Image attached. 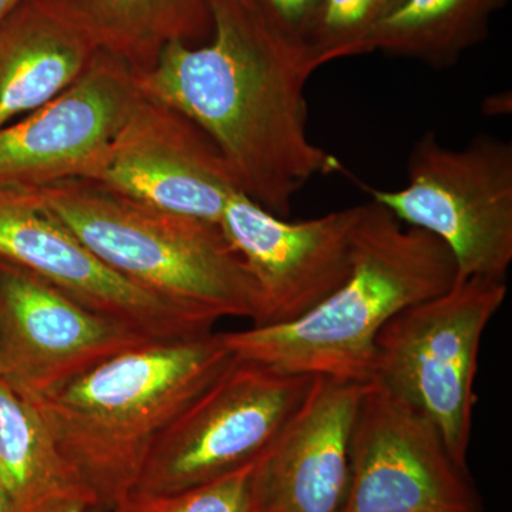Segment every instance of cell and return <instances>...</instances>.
I'll use <instances>...</instances> for the list:
<instances>
[{"label":"cell","mask_w":512,"mask_h":512,"mask_svg":"<svg viewBox=\"0 0 512 512\" xmlns=\"http://www.w3.org/2000/svg\"><path fill=\"white\" fill-rule=\"evenodd\" d=\"M389 0H322L303 33L318 69L345 57L365 55L370 33Z\"/></svg>","instance_id":"cell-19"},{"label":"cell","mask_w":512,"mask_h":512,"mask_svg":"<svg viewBox=\"0 0 512 512\" xmlns=\"http://www.w3.org/2000/svg\"><path fill=\"white\" fill-rule=\"evenodd\" d=\"M360 211L362 205H355L291 222L244 191L229 197L220 228L254 281V328L295 322L343 285L352 269Z\"/></svg>","instance_id":"cell-10"},{"label":"cell","mask_w":512,"mask_h":512,"mask_svg":"<svg viewBox=\"0 0 512 512\" xmlns=\"http://www.w3.org/2000/svg\"><path fill=\"white\" fill-rule=\"evenodd\" d=\"M366 384L316 376L305 399L255 464L258 512H342L350 434Z\"/></svg>","instance_id":"cell-14"},{"label":"cell","mask_w":512,"mask_h":512,"mask_svg":"<svg viewBox=\"0 0 512 512\" xmlns=\"http://www.w3.org/2000/svg\"><path fill=\"white\" fill-rule=\"evenodd\" d=\"M0 259L156 342L201 338L217 323L158 298L114 271L47 214L33 190L0 187Z\"/></svg>","instance_id":"cell-9"},{"label":"cell","mask_w":512,"mask_h":512,"mask_svg":"<svg viewBox=\"0 0 512 512\" xmlns=\"http://www.w3.org/2000/svg\"><path fill=\"white\" fill-rule=\"evenodd\" d=\"M342 512H483V503L433 421L372 380L350 434Z\"/></svg>","instance_id":"cell-8"},{"label":"cell","mask_w":512,"mask_h":512,"mask_svg":"<svg viewBox=\"0 0 512 512\" xmlns=\"http://www.w3.org/2000/svg\"><path fill=\"white\" fill-rule=\"evenodd\" d=\"M148 339L0 259V382L36 402Z\"/></svg>","instance_id":"cell-11"},{"label":"cell","mask_w":512,"mask_h":512,"mask_svg":"<svg viewBox=\"0 0 512 512\" xmlns=\"http://www.w3.org/2000/svg\"><path fill=\"white\" fill-rule=\"evenodd\" d=\"M276 22L299 37L308 29L322 0H259Z\"/></svg>","instance_id":"cell-21"},{"label":"cell","mask_w":512,"mask_h":512,"mask_svg":"<svg viewBox=\"0 0 512 512\" xmlns=\"http://www.w3.org/2000/svg\"><path fill=\"white\" fill-rule=\"evenodd\" d=\"M96 50L36 0H20L0 23V127L55 99Z\"/></svg>","instance_id":"cell-15"},{"label":"cell","mask_w":512,"mask_h":512,"mask_svg":"<svg viewBox=\"0 0 512 512\" xmlns=\"http://www.w3.org/2000/svg\"><path fill=\"white\" fill-rule=\"evenodd\" d=\"M313 379L234 356L158 437L131 494L178 493L255 463Z\"/></svg>","instance_id":"cell-7"},{"label":"cell","mask_w":512,"mask_h":512,"mask_svg":"<svg viewBox=\"0 0 512 512\" xmlns=\"http://www.w3.org/2000/svg\"><path fill=\"white\" fill-rule=\"evenodd\" d=\"M143 97L130 66L97 52L72 86L0 127V187L35 190L86 180Z\"/></svg>","instance_id":"cell-12"},{"label":"cell","mask_w":512,"mask_h":512,"mask_svg":"<svg viewBox=\"0 0 512 512\" xmlns=\"http://www.w3.org/2000/svg\"><path fill=\"white\" fill-rule=\"evenodd\" d=\"M33 192L47 214L140 288L217 322L254 318V281L220 225L147 207L93 181Z\"/></svg>","instance_id":"cell-4"},{"label":"cell","mask_w":512,"mask_h":512,"mask_svg":"<svg viewBox=\"0 0 512 512\" xmlns=\"http://www.w3.org/2000/svg\"><path fill=\"white\" fill-rule=\"evenodd\" d=\"M3 512H94V497L32 403L0 382Z\"/></svg>","instance_id":"cell-16"},{"label":"cell","mask_w":512,"mask_h":512,"mask_svg":"<svg viewBox=\"0 0 512 512\" xmlns=\"http://www.w3.org/2000/svg\"><path fill=\"white\" fill-rule=\"evenodd\" d=\"M86 180L147 207L215 225L229 197L242 191L197 124L146 96Z\"/></svg>","instance_id":"cell-13"},{"label":"cell","mask_w":512,"mask_h":512,"mask_svg":"<svg viewBox=\"0 0 512 512\" xmlns=\"http://www.w3.org/2000/svg\"><path fill=\"white\" fill-rule=\"evenodd\" d=\"M507 291V282L457 279L441 295L397 313L375 343L373 380L426 414L463 468L473 434L481 339Z\"/></svg>","instance_id":"cell-5"},{"label":"cell","mask_w":512,"mask_h":512,"mask_svg":"<svg viewBox=\"0 0 512 512\" xmlns=\"http://www.w3.org/2000/svg\"><path fill=\"white\" fill-rule=\"evenodd\" d=\"M72 26L96 52L146 72L174 40L188 43L211 30L208 0H36Z\"/></svg>","instance_id":"cell-17"},{"label":"cell","mask_w":512,"mask_h":512,"mask_svg":"<svg viewBox=\"0 0 512 512\" xmlns=\"http://www.w3.org/2000/svg\"><path fill=\"white\" fill-rule=\"evenodd\" d=\"M255 464L178 493L128 495L113 512H258Z\"/></svg>","instance_id":"cell-20"},{"label":"cell","mask_w":512,"mask_h":512,"mask_svg":"<svg viewBox=\"0 0 512 512\" xmlns=\"http://www.w3.org/2000/svg\"><path fill=\"white\" fill-rule=\"evenodd\" d=\"M456 281V262L439 238L404 225L370 200L357 221L348 279L329 298L295 322L221 336L237 359L292 375L366 384L373 380L383 326Z\"/></svg>","instance_id":"cell-2"},{"label":"cell","mask_w":512,"mask_h":512,"mask_svg":"<svg viewBox=\"0 0 512 512\" xmlns=\"http://www.w3.org/2000/svg\"><path fill=\"white\" fill-rule=\"evenodd\" d=\"M232 359L221 333L147 343L29 403L92 491L94 512H113L161 433Z\"/></svg>","instance_id":"cell-3"},{"label":"cell","mask_w":512,"mask_h":512,"mask_svg":"<svg viewBox=\"0 0 512 512\" xmlns=\"http://www.w3.org/2000/svg\"><path fill=\"white\" fill-rule=\"evenodd\" d=\"M212 39L168 43L141 93L183 114L211 138L241 190L286 218L312 178L340 173L339 158L308 134L305 89L318 70L302 37L259 0H208Z\"/></svg>","instance_id":"cell-1"},{"label":"cell","mask_w":512,"mask_h":512,"mask_svg":"<svg viewBox=\"0 0 512 512\" xmlns=\"http://www.w3.org/2000/svg\"><path fill=\"white\" fill-rule=\"evenodd\" d=\"M409 183L377 190L359 183L404 225L439 238L457 279L507 282L512 262V144L488 134L460 150L427 131L409 157Z\"/></svg>","instance_id":"cell-6"},{"label":"cell","mask_w":512,"mask_h":512,"mask_svg":"<svg viewBox=\"0 0 512 512\" xmlns=\"http://www.w3.org/2000/svg\"><path fill=\"white\" fill-rule=\"evenodd\" d=\"M19 2L20 0H0V23Z\"/></svg>","instance_id":"cell-22"},{"label":"cell","mask_w":512,"mask_h":512,"mask_svg":"<svg viewBox=\"0 0 512 512\" xmlns=\"http://www.w3.org/2000/svg\"><path fill=\"white\" fill-rule=\"evenodd\" d=\"M505 0H389L365 46L367 53L419 60L446 69L483 42Z\"/></svg>","instance_id":"cell-18"},{"label":"cell","mask_w":512,"mask_h":512,"mask_svg":"<svg viewBox=\"0 0 512 512\" xmlns=\"http://www.w3.org/2000/svg\"><path fill=\"white\" fill-rule=\"evenodd\" d=\"M0 512H3L2 503H0Z\"/></svg>","instance_id":"cell-23"}]
</instances>
